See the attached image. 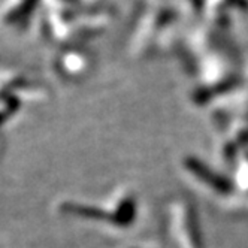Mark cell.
Listing matches in <instances>:
<instances>
[{
  "label": "cell",
  "instance_id": "obj_1",
  "mask_svg": "<svg viewBox=\"0 0 248 248\" xmlns=\"http://www.w3.org/2000/svg\"><path fill=\"white\" fill-rule=\"evenodd\" d=\"M186 166L196 175V176H199L201 180H203V181H206V184H209L212 188H216V190H218V191H221V193H227L230 188V184H229V181L227 180H224L223 176H220V175H216L214 172H211V169H208L202 162H199L198 158H193V157H190L188 160L186 162Z\"/></svg>",
  "mask_w": 248,
  "mask_h": 248
},
{
  "label": "cell",
  "instance_id": "obj_2",
  "mask_svg": "<svg viewBox=\"0 0 248 248\" xmlns=\"http://www.w3.org/2000/svg\"><path fill=\"white\" fill-rule=\"evenodd\" d=\"M136 216V203L133 202V199H124L121 202V205L118 206L115 216H114V223L120 224V226H127L133 221Z\"/></svg>",
  "mask_w": 248,
  "mask_h": 248
}]
</instances>
